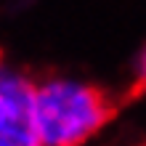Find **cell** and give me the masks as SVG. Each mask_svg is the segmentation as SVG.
I'll return each instance as SVG.
<instances>
[{"instance_id": "obj_3", "label": "cell", "mask_w": 146, "mask_h": 146, "mask_svg": "<svg viewBox=\"0 0 146 146\" xmlns=\"http://www.w3.org/2000/svg\"><path fill=\"white\" fill-rule=\"evenodd\" d=\"M130 90H133L130 98L146 90V48L141 50V56L135 58V80H133V85H130Z\"/></svg>"}, {"instance_id": "obj_1", "label": "cell", "mask_w": 146, "mask_h": 146, "mask_svg": "<svg viewBox=\"0 0 146 146\" xmlns=\"http://www.w3.org/2000/svg\"><path fill=\"white\" fill-rule=\"evenodd\" d=\"M114 106L104 90L72 80H48L32 88L29 122L37 143L74 146L104 127Z\"/></svg>"}, {"instance_id": "obj_2", "label": "cell", "mask_w": 146, "mask_h": 146, "mask_svg": "<svg viewBox=\"0 0 146 146\" xmlns=\"http://www.w3.org/2000/svg\"><path fill=\"white\" fill-rule=\"evenodd\" d=\"M32 85L24 77L0 69V143L32 146L35 133L29 122Z\"/></svg>"}]
</instances>
